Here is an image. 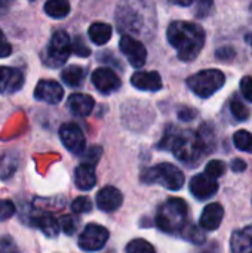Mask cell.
Returning <instances> with one entry per match:
<instances>
[{
	"instance_id": "obj_1",
	"label": "cell",
	"mask_w": 252,
	"mask_h": 253,
	"mask_svg": "<svg viewBox=\"0 0 252 253\" xmlns=\"http://www.w3.org/2000/svg\"><path fill=\"white\" fill-rule=\"evenodd\" d=\"M166 37L178 58L186 62L196 59L205 44V30L199 24L187 21H174L168 27Z\"/></svg>"
},
{
	"instance_id": "obj_2",
	"label": "cell",
	"mask_w": 252,
	"mask_h": 253,
	"mask_svg": "<svg viewBox=\"0 0 252 253\" xmlns=\"http://www.w3.org/2000/svg\"><path fill=\"white\" fill-rule=\"evenodd\" d=\"M157 148L172 151L180 162L187 165L198 163L202 156L206 154V150L201 142L198 133L192 130H178L174 126H169L166 129Z\"/></svg>"
},
{
	"instance_id": "obj_3",
	"label": "cell",
	"mask_w": 252,
	"mask_h": 253,
	"mask_svg": "<svg viewBox=\"0 0 252 253\" xmlns=\"http://www.w3.org/2000/svg\"><path fill=\"white\" fill-rule=\"evenodd\" d=\"M189 206L183 199H168L157 211L156 225L168 234L181 233L187 224Z\"/></svg>"
},
{
	"instance_id": "obj_4",
	"label": "cell",
	"mask_w": 252,
	"mask_h": 253,
	"mask_svg": "<svg viewBox=\"0 0 252 253\" xmlns=\"http://www.w3.org/2000/svg\"><path fill=\"white\" fill-rule=\"evenodd\" d=\"M141 181L144 184H159L171 191H178L184 185V173L171 163H162L149 168L143 172Z\"/></svg>"
},
{
	"instance_id": "obj_5",
	"label": "cell",
	"mask_w": 252,
	"mask_h": 253,
	"mask_svg": "<svg viewBox=\"0 0 252 253\" xmlns=\"http://www.w3.org/2000/svg\"><path fill=\"white\" fill-rule=\"evenodd\" d=\"M226 83V76L217 68L202 70L187 79L189 89L199 98H209Z\"/></svg>"
},
{
	"instance_id": "obj_6",
	"label": "cell",
	"mask_w": 252,
	"mask_h": 253,
	"mask_svg": "<svg viewBox=\"0 0 252 253\" xmlns=\"http://www.w3.org/2000/svg\"><path fill=\"white\" fill-rule=\"evenodd\" d=\"M71 53V42L65 31H56L46 49L42 53V61L46 67L59 68L64 65Z\"/></svg>"
},
{
	"instance_id": "obj_7",
	"label": "cell",
	"mask_w": 252,
	"mask_h": 253,
	"mask_svg": "<svg viewBox=\"0 0 252 253\" xmlns=\"http://www.w3.org/2000/svg\"><path fill=\"white\" fill-rule=\"evenodd\" d=\"M116 21H117L119 30H122L125 33V36L138 34V33L143 31V24L144 22L141 19V15L135 9V6L131 4V3H125V4H120L117 7Z\"/></svg>"
},
{
	"instance_id": "obj_8",
	"label": "cell",
	"mask_w": 252,
	"mask_h": 253,
	"mask_svg": "<svg viewBox=\"0 0 252 253\" xmlns=\"http://www.w3.org/2000/svg\"><path fill=\"white\" fill-rule=\"evenodd\" d=\"M108 240V230L98 224H88L79 237V248L85 252L101 251Z\"/></svg>"
},
{
	"instance_id": "obj_9",
	"label": "cell",
	"mask_w": 252,
	"mask_h": 253,
	"mask_svg": "<svg viewBox=\"0 0 252 253\" xmlns=\"http://www.w3.org/2000/svg\"><path fill=\"white\" fill-rule=\"evenodd\" d=\"M59 138L64 144V147L76 154V156H82L85 153L86 148V141H85V135L80 130V127L74 123H64L59 127Z\"/></svg>"
},
{
	"instance_id": "obj_10",
	"label": "cell",
	"mask_w": 252,
	"mask_h": 253,
	"mask_svg": "<svg viewBox=\"0 0 252 253\" xmlns=\"http://www.w3.org/2000/svg\"><path fill=\"white\" fill-rule=\"evenodd\" d=\"M119 47H120V52L128 58V61L132 67H135V68L144 67L146 61H147V50L141 42H138L137 39H134L131 36L123 34L119 42Z\"/></svg>"
},
{
	"instance_id": "obj_11",
	"label": "cell",
	"mask_w": 252,
	"mask_h": 253,
	"mask_svg": "<svg viewBox=\"0 0 252 253\" xmlns=\"http://www.w3.org/2000/svg\"><path fill=\"white\" fill-rule=\"evenodd\" d=\"M218 191V182L205 173L195 175L190 181V193L198 200H208L214 197Z\"/></svg>"
},
{
	"instance_id": "obj_12",
	"label": "cell",
	"mask_w": 252,
	"mask_h": 253,
	"mask_svg": "<svg viewBox=\"0 0 252 253\" xmlns=\"http://www.w3.org/2000/svg\"><path fill=\"white\" fill-rule=\"evenodd\" d=\"M92 83L101 93H111L120 87V79L111 68H97L92 73Z\"/></svg>"
},
{
	"instance_id": "obj_13",
	"label": "cell",
	"mask_w": 252,
	"mask_h": 253,
	"mask_svg": "<svg viewBox=\"0 0 252 253\" xmlns=\"http://www.w3.org/2000/svg\"><path fill=\"white\" fill-rule=\"evenodd\" d=\"M34 96L37 101L46 104H58L64 96V89L53 80H40L34 89Z\"/></svg>"
},
{
	"instance_id": "obj_14",
	"label": "cell",
	"mask_w": 252,
	"mask_h": 253,
	"mask_svg": "<svg viewBox=\"0 0 252 253\" xmlns=\"http://www.w3.org/2000/svg\"><path fill=\"white\" fill-rule=\"evenodd\" d=\"M24 84V76L12 67H0V93L9 95L18 92Z\"/></svg>"
},
{
	"instance_id": "obj_15",
	"label": "cell",
	"mask_w": 252,
	"mask_h": 253,
	"mask_svg": "<svg viewBox=\"0 0 252 253\" xmlns=\"http://www.w3.org/2000/svg\"><path fill=\"white\" fill-rule=\"evenodd\" d=\"M123 196L114 187H104L97 194V206L102 212H114L122 206Z\"/></svg>"
},
{
	"instance_id": "obj_16",
	"label": "cell",
	"mask_w": 252,
	"mask_h": 253,
	"mask_svg": "<svg viewBox=\"0 0 252 253\" xmlns=\"http://www.w3.org/2000/svg\"><path fill=\"white\" fill-rule=\"evenodd\" d=\"M131 83L138 90L156 92L162 89V77L156 71H137L131 77Z\"/></svg>"
},
{
	"instance_id": "obj_17",
	"label": "cell",
	"mask_w": 252,
	"mask_h": 253,
	"mask_svg": "<svg viewBox=\"0 0 252 253\" xmlns=\"http://www.w3.org/2000/svg\"><path fill=\"white\" fill-rule=\"evenodd\" d=\"M224 218V209L220 203H209L199 219V227L206 231H214L221 225V221Z\"/></svg>"
},
{
	"instance_id": "obj_18",
	"label": "cell",
	"mask_w": 252,
	"mask_h": 253,
	"mask_svg": "<svg viewBox=\"0 0 252 253\" xmlns=\"http://www.w3.org/2000/svg\"><path fill=\"white\" fill-rule=\"evenodd\" d=\"M67 107L70 110V113L76 117H86L92 113L94 107H95V101L92 96L85 95V93H73L68 101H67Z\"/></svg>"
},
{
	"instance_id": "obj_19",
	"label": "cell",
	"mask_w": 252,
	"mask_h": 253,
	"mask_svg": "<svg viewBox=\"0 0 252 253\" xmlns=\"http://www.w3.org/2000/svg\"><path fill=\"white\" fill-rule=\"evenodd\" d=\"M232 253H252V227L233 231L230 239Z\"/></svg>"
},
{
	"instance_id": "obj_20",
	"label": "cell",
	"mask_w": 252,
	"mask_h": 253,
	"mask_svg": "<svg viewBox=\"0 0 252 253\" xmlns=\"http://www.w3.org/2000/svg\"><path fill=\"white\" fill-rule=\"evenodd\" d=\"M31 225L37 227L46 237L49 239H53L58 236L59 233V222L49 213H37V215H33L31 219H30Z\"/></svg>"
},
{
	"instance_id": "obj_21",
	"label": "cell",
	"mask_w": 252,
	"mask_h": 253,
	"mask_svg": "<svg viewBox=\"0 0 252 253\" xmlns=\"http://www.w3.org/2000/svg\"><path fill=\"white\" fill-rule=\"evenodd\" d=\"M74 182L79 190H83V191L92 190L97 184V175H95L94 166L86 165V163L77 166L74 170Z\"/></svg>"
},
{
	"instance_id": "obj_22",
	"label": "cell",
	"mask_w": 252,
	"mask_h": 253,
	"mask_svg": "<svg viewBox=\"0 0 252 253\" xmlns=\"http://www.w3.org/2000/svg\"><path fill=\"white\" fill-rule=\"evenodd\" d=\"M85 77H86V71L80 65H70V67L64 68L62 73H61L62 82L67 86H70V87H79V86H82Z\"/></svg>"
},
{
	"instance_id": "obj_23",
	"label": "cell",
	"mask_w": 252,
	"mask_h": 253,
	"mask_svg": "<svg viewBox=\"0 0 252 253\" xmlns=\"http://www.w3.org/2000/svg\"><path fill=\"white\" fill-rule=\"evenodd\" d=\"M111 33H113L111 27L105 22H95L89 27V31H88L89 39L95 44H100V46L105 44L111 39Z\"/></svg>"
},
{
	"instance_id": "obj_24",
	"label": "cell",
	"mask_w": 252,
	"mask_h": 253,
	"mask_svg": "<svg viewBox=\"0 0 252 253\" xmlns=\"http://www.w3.org/2000/svg\"><path fill=\"white\" fill-rule=\"evenodd\" d=\"M45 12L55 19H61L70 13V3L65 0H49L45 3Z\"/></svg>"
},
{
	"instance_id": "obj_25",
	"label": "cell",
	"mask_w": 252,
	"mask_h": 253,
	"mask_svg": "<svg viewBox=\"0 0 252 253\" xmlns=\"http://www.w3.org/2000/svg\"><path fill=\"white\" fill-rule=\"evenodd\" d=\"M181 236H183V239L192 242L193 245H203L206 240L203 230L195 224H186L184 228L181 230Z\"/></svg>"
},
{
	"instance_id": "obj_26",
	"label": "cell",
	"mask_w": 252,
	"mask_h": 253,
	"mask_svg": "<svg viewBox=\"0 0 252 253\" xmlns=\"http://www.w3.org/2000/svg\"><path fill=\"white\" fill-rule=\"evenodd\" d=\"M18 168V160L12 154L0 156V179H9Z\"/></svg>"
},
{
	"instance_id": "obj_27",
	"label": "cell",
	"mask_w": 252,
	"mask_h": 253,
	"mask_svg": "<svg viewBox=\"0 0 252 253\" xmlns=\"http://www.w3.org/2000/svg\"><path fill=\"white\" fill-rule=\"evenodd\" d=\"M233 144L239 151L252 153V133L248 130H238L233 135Z\"/></svg>"
},
{
	"instance_id": "obj_28",
	"label": "cell",
	"mask_w": 252,
	"mask_h": 253,
	"mask_svg": "<svg viewBox=\"0 0 252 253\" xmlns=\"http://www.w3.org/2000/svg\"><path fill=\"white\" fill-rule=\"evenodd\" d=\"M224 173H226V163L221 160H211L205 168V175L215 181H217V178L223 176Z\"/></svg>"
},
{
	"instance_id": "obj_29",
	"label": "cell",
	"mask_w": 252,
	"mask_h": 253,
	"mask_svg": "<svg viewBox=\"0 0 252 253\" xmlns=\"http://www.w3.org/2000/svg\"><path fill=\"white\" fill-rule=\"evenodd\" d=\"M126 253H156V251L149 242L143 239H135L128 245Z\"/></svg>"
},
{
	"instance_id": "obj_30",
	"label": "cell",
	"mask_w": 252,
	"mask_h": 253,
	"mask_svg": "<svg viewBox=\"0 0 252 253\" xmlns=\"http://www.w3.org/2000/svg\"><path fill=\"white\" fill-rule=\"evenodd\" d=\"M230 110H232V114L235 116V119L238 122H245L248 120L250 117V110L245 107L244 102H241L238 98H235L232 102H230Z\"/></svg>"
},
{
	"instance_id": "obj_31",
	"label": "cell",
	"mask_w": 252,
	"mask_h": 253,
	"mask_svg": "<svg viewBox=\"0 0 252 253\" xmlns=\"http://www.w3.org/2000/svg\"><path fill=\"white\" fill-rule=\"evenodd\" d=\"M71 211L77 215L80 213H89L92 211V203L88 197H77L71 203Z\"/></svg>"
},
{
	"instance_id": "obj_32",
	"label": "cell",
	"mask_w": 252,
	"mask_h": 253,
	"mask_svg": "<svg viewBox=\"0 0 252 253\" xmlns=\"http://www.w3.org/2000/svg\"><path fill=\"white\" fill-rule=\"evenodd\" d=\"M59 228L67 236H73L77 230V219L73 218V215H64L59 221Z\"/></svg>"
},
{
	"instance_id": "obj_33",
	"label": "cell",
	"mask_w": 252,
	"mask_h": 253,
	"mask_svg": "<svg viewBox=\"0 0 252 253\" xmlns=\"http://www.w3.org/2000/svg\"><path fill=\"white\" fill-rule=\"evenodd\" d=\"M71 52H74L77 56H89L91 50L86 46V43L82 40V37H76L71 43Z\"/></svg>"
},
{
	"instance_id": "obj_34",
	"label": "cell",
	"mask_w": 252,
	"mask_h": 253,
	"mask_svg": "<svg viewBox=\"0 0 252 253\" xmlns=\"http://www.w3.org/2000/svg\"><path fill=\"white\" fill-rule=\"evenodd\" d=\"M15 213V205L10 200H0V221L12 218Z\"/></svg>"
},
{
	"instance_id": "obj_35",
	"label": "cell",
	"mask_w": 252,
	"mask_h": 253,
	"mask_svg": "<svg viewBox=\"0 0 252 253\" xmlns=\"http://www.w3.org/2000/svg\"><path fill=\"white\" fill-rule=\"evenodd\" d=\"M241 92L245 96V99L252 102V77L251 76H245L241 80Z\"/></svg>"
},
{
	"instance_id": "obj_36",
	"label": "cell",
	"mask_w": 252,
	"mask_h": 253,
	"mask_svg": "<svg viewBox=\"0 0 252 253\" xmlns=\"http://www.w3.org/2000/svg\"><path fill=\"white\" fill-rule=\"evenodd\" d=\"M215 56L218 61H230L236 56V52L233 47L230 46H226V47H220L217 52H215Z\"/></svg>"
},
{
	"instance_id": "obj_37",
	"label": "cell",
	"mask_w": 252,
	"mask_h": 253,
	"mask_svg": "<svg viewBox=\"0 0 252 253\" xmlns=\"http://www.w3.org/2000/svg\"><path fill=\"white\" fill-rule=\"evenodd\" d=\"M196 116H198V111L193 110V108H190V107H183V108L178 111V117H180V120H183V122H190V120H193Z\"/></svg>"
},
{
	"instance_id": "obj_38",
	"label": "cell",
	"mask_w": 252,
	"mask_h": 253,
	"mask_svg": "<svg viewBox=\"0 0 252 253\" xmlns=\"http://www.w3.org/2000/svg\"><path fill=\"white\" fill-rule=\"evenodd\" d=\"M85 156H86V159H88L86 165L94 166V165L100 160V157H101V148H100V147H92Z\"/></svg>"
},
{
	"instance_id": "obj_39",
	"label": "cell",
	"mask_w": 252,
	"mask_h": 253,
	"mask_svg": "<svg viewBox=\"0 0 252 253\" xmlns=\"http://www.w3.org/2000/svg\"><path fill=\"white\" fill-rule=\"evenodd\" d=\"M12 53V47L9 44V42L6 40L4 34L0 30V58H6Z\"/></svg>"
},
{
	"instance_id": "obj_40",
	"label": "cell",
	"mask_w": 252,
	"mask_h": 253,
	"mask_svg": "<svg viewBox=\"0 0 252 253\" xmlns=\"http://www.w3.org/2000/svg\"><path fill=\"white\" fill-rule=\"evenodd\" d=\"M212 7V1H199L198 3V7H196V16L199 18H203L209 13Z\"/></svg>"
},
{
	"instance_id": "obj_41",
	"label": "cell",
	"mask_w": 252,
	"mask_h": 253,
	"mask_svg": "<svg viewBox=\"0 0 252 253\" xmlns=\"http://www.w3.org/2000/svg\"><path fill=\"white\" fill-rule=\"evenodd\" d=\"M232 170L236 172V173L245 172V170H247V162L242 160V159H235V160L232 162Z\"/></svg>"
},
{
	"instance_id": "obj_42",
	"label": "cell",
	"mask_w": 252,
	"mask_h": 253,
	"mask_svg": "<svg viewBox=\"0 0 252 253\" xmlns=\"http://www.w3.org/2000/svg\"><path fill=\"white\" fill-rule=\"evenodd\" d=\"M203 253H220L218 252V246H217L215 243H212V245H211V249L208 248V251H205Z\"/></svg>"
},
{
	"instance_id": "obj_43",
	"label": "cell",
	"mask_w": 252,
	"mask_h": 253,
	"mask_svg": "<svg viewBox=\"0 0 252 253\" xmlns=\"http://www.w3.org/2000/svg\"><path fill=\"white\" fill-rule=\"evenodd\" d=\"M172 3L177 4V6H190V4H192L190 0H187V1H172Z\"/></svg>"
},
{
	"instance_id": "obj_44",
	"label": "cell",
	"mask_w": 252,
	"mask_h": 253,
	"mask_svg": "<svg viewBox=\"0 0 252 253\" xmlns=\"http://www.w3.org/2000/svg\"><path fill=\"white\" fill-rule=\"evenodd\" d=\"M7 6H9V3H7V1H3V3L0 1V9H3V10H4Z\"/></svg>"
},
{
	"instance_id": "obj_45",
	"label": "cell",
	"mask_w": 252,
	"mask_h": 253,
	"mask_svg": "<svg viewBox=\"0 0 252 253\" xmlns=\"http://www.w3.org/2000/svg\"><path fill=\"white\" fill-rule=\"evenodd\" d=\"M245 39H247V42H248V43H250V44L252 46V33H250V34H248V36H247Z\"/></svg>"
}]
</instances>
